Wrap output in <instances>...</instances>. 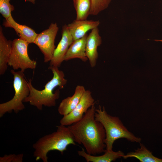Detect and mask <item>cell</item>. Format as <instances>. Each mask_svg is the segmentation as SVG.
<instances>
[{
    "label": "cell",
    "instance_id": "obj_1",
    "mask_svg": "<svg viewBox=\"0 0 162 162\" xmlns=\"http://www.w3.org/2000/svg\"><path fill=\"white\" fill-rule=\"evenodd\" d=\"M96 108L93 105L80 121L68 126L76 143L82 145L86 152L96 156L106 151V132L102 124L95 117Z\"/></svg>",
    "mask_w": 162,
    "mask_h": 162
},
{
    "label": "cell",
    "instance_id": "obj_2",
    "mask_svg": "<svg viewBox=\"0 0 162 162\" xmlns=\"http://www.w3.org/2000/svg\"><path fill=\"white\" fill-rule=\"evenodd\" d=\"M48 69L52 73V78L46 84L44 88L41 90L34 88L31 80H29L28 83L30 93L23 101V102L29 103L39 110H42L43 106L51 107L56 106V100L60 97V92L59 89L54 92L53 91L57 86L59 89L63 88L67 82L64 72L59 70L58 67L50 66Z\"/></svg>",
    "mask_w": 162,
    "mask_h": 162
},
{
    "label": "cell",
    "instance_id": "obj_3",
    "mask_svg": "<svg viewBox=\"0 0 162 162\" xmlns=\"http://www.w3.org/2000/svg\"><path fill=\"white\" fill-rule=\"evenodd\" d=\"M70 145H76L73 135L68 126L60 124L56 131L42 137L33 145V156L36 160L48 162L49 152L57 150L63 154Z\"/></svg>",
    "mask_w": 162,
    "mask_h": 162
},
{
    "label": "cell",
    "instance_id": "obj_4",
    "mask_svg": "<svg viewBox=\"0 0 162 162\" xmlns=\"http://www.w3.org/2000/svg\"><path fill=\"white\" fill-rule=\"evenodd\" d=\"M95 117L96 119L102 124L105 130L106 150H112L114 142L121 138L132 142H141L140 138L136 136L129 131L118 117L108 114L104 106L102 107L99 106L96 109Z\"/></svg>",
    "mask_w": 162,
    "mask_h": 162
},
{
    "label": "cell",
    "instance_id": "obj_5",
    "mask_svg": "<svg viewBox=\"0 0 162 162\" xmlns=\"http://www.w3.org/2000/svg\"><path fill=\"white\" fill-rule=\"evenodd\" d=\"M15 70H10L13 76L14 95L10 100L0 104V117L6 113H11L14 111L16 113L25 108L23 101L29 95L30 88L24 72L21 70L18 71Z\"/></svg>",
    "mask_w": 162,
    "mask_h": 162
},
{
    "label": "cell",
    "instance_id": "obj_6",
    "mask_svg": "<svg viewBox=\"0 0 162 162\" xmlns=\"http://www.w3.org/2000/svg\"><path fill=\"white\" fill-rule=\"evenodd\" d=\"M28 44L27 41L20 38L15 39L13 41L8 65L14 70L20 69L24 72L26 69H34L36 68V61L31 59L28 54Z\"/></svg>",
    "mask_w": 162,
    "mask_h": 162
},
{
    "label": "cell",
    "instance_id": "obj_7",
    "mask_svg": "<svg viewBox=\"0 0 162 162\" xmlns=\"http://www.w3.org/2000/svg\"><path fill=\"white\" fill-rule=\"evenodd\" d=\"M57 23H51L48 28L38 34L34 43L39 47L44 56L45 63L50 62L56 49L55 39L58 30Z\"/></svg>",
    "mask_w": 162,
    "mask_h": 162
},
{
    "label": "cell",
    "instance_id": "obj_8",
    "mask_svg": "<svg viewBox=\"0 0 162 162\" xmlns=\"http://www.w3.org/2000/svg\"><path fill=\"white\" fill-rule=\"evenodd\" d=\"M95 104V100L89 90H86L76 107L68 114L63 116L60 124L68 126L81 120L88 109Z\"/></svg>",
    "mask_w": 162,
    "mask_h": 162
},
{
    "label": "cell",
    "instance_id": "obj_9",
    "mask_svg": "<svg viewBox=\"0 0 162 162\" xmlns=\"http://www.w3.org/2000/svg\"><path fill=\"white\" fill-rule=\"evenodd\" d=\"M62 38L54 51L52 58L50 62V66L59 67L64 60V56L70 46L74 41L67 25L63 26Z\"/></svg>",
    "mask_w": 162,
    "mask_h": 162
},
{
    "label": "cell",
    "instance_id": "obj_10",
    "mask_svg": "<svg viewBox=\"0 0 162 162\" xmlns=\"http://www.w3.org/2000/svg\"><path fill=\"white\" fill-rule=\"evenodd\" d=\"M101 43L98 27L92 29L87 36L86 45V54L92 68L94 67L96 65L98 58L97 49Z\"/></svg>",
    "mask_w": 162,
    "mask_h": 162
},
{
    "label": "cell",
    "instance_id": "obj_11",
    "mask_svg": "<svg viewBox=\"0 0 162 162\" xmlns=\"http://www.w3.org/2000/svg\"><path fill=\"white\" fill-rule=\"evenodd\" d=\"M100 24L99 20H75L67 26L74 40L82 38L88 31L98 27Z\"/></svg>",
    "mask_w": 162,
    "mask_h": 162
},
{
    "label": "cell",
    "instance_id": "obj_12",
    "mask_svg": "<svg viewBox=\"0 0 162 162\" xmlns=\"http://www.w3.org/2000/svg\"><path fill=\"white\" fill-rule=\"evenodd\" d=\"M86 90L83 86H77L74 94L64 98L60 102L58 109V113L64 116L71 112L79 103Z\"/></svg>",
    "mask_w": 162,
    "mask_h": 162
},
{
    "label": "cell",
    "instance_id": "obj_13",
    "mask_svg": "<svg viewBox=\"0 0 162 162\" xmlns=\"http://www.w3.org/2000/svg\"><path fill=\"white\" fill-rule=\"evenodd\" d=\"M4 26L14 28L20 39L27 41L29 44L34 43L37 34L31 28L25 25H20L16 22L12 15L5 20L3 23Z\"/></svg>",
    "mask_w": 162,
    "mask_h": 162
},
{
    "label": "cell",
    "instance_id": "obj_14",
    "mask_svg": "<svg viewBox=\"0 0 162 162\" xmlns=\"http://www.w3.org/2000/svg\"><path fill=\"white\" fill-rule=\"evenodd\" d=\"M88 35L86 34L82 38L74 40L64 56V61L78 58L83 62L87 61L88 59L86 53V45Z\"/></svg>",
    "mask_w": 162,
    "mask_h": 162
},
{
    "label": "cell",
    "instance_id": "obj_15",
    "mask_svg": "<svg viewBox=\"0 0 162 162\" xmlns=\"http://www.w3.org/2000/svg\"><path fill=\"white\" fill-rule=\"evenodd\" d=\"M13 41L8 40L0 27V74L3 75L8 69V62L11 52Z\"/></svg>",
    "mask_w": 162,
    "mask_h": 162
},
{
    "label": "cell",
    "instance_id": "obj_16",
    "mask_svg": "<svg viewBox=\"0 0 162 162\" xmlns=\"http://www.w3.org/2000/svg\"><path fill=\"white\" fill-rule=\"evenodd\" d=\"M77 152L79 155L84 158L87 162H111L122 157L125 154L120 150L115 152L106 150L103 154L98 156L87 153L83 148Z\"/></svg>",
    "mask_w": 162,
    "mask_h": 162
},
{
    "label": "cell",
    "instance_id": "obj_17",
    "mask_svg": "<svg viewBox=\"0 0 162 162\" xmlns=\"http://www.w3.org/2000/svg\"><path fill=\"white\" fill-rule=\"evenodd\" d=\"M140 147L134 151L130 152L122 157L126 159L129 158H134L140 162H162V159L154 156L143 143H140Z\"/></svg>",
    "mask_w": 162,
    "mask_h": 162
},
{
    "label": "cell",
    "instance_id": "obj_18",
    "mask_svg": "<svg viewBox=\"0 0 162 162\" xmlns=\"http://www.w3.org/2000/svg\"><path fill=\"white\" fill-rule=\"evenodd\" d=\"M76 12V20H87L90 15L91 7V0H73Z\"/></svg>",
    "mask_w": 162,
    "mask_h": 162
},
{
    "label": "cell",
    "instance_id": "obj_19",
    "mask_svg": "<svg viewBox=\"0 0 162 162\" xmlns=\"http://www.w3.org/2000/svg\"><path fill=\"white\" fill-rule=\"evenodd\" d=\"M111 0H91V7L90 15H96L106 8Z\"/></svg>",
    "mask_w": 162,
    "mask_h": 162
},
{
    "label": "cell",
    "instance_id": "obj_20",
    "mask_svg": "<svg viewBox=\"0 0 162 162\" xmlns=\"http://www.w3.org/2000/svg\"><path fill=\"white\" fill-rule=\"evenodd\" d=\"M10 0H0V13L5 20L11 16V12L14 7L10 3Z\"/></svg>",
    "mask_w": 162,
    "mask_h": 162
},
{
    "label": "cell",
    "instance_id": "obj_21",
    "mask_svg": "<svg viewBox=\"0 0 162 162\" xmlns=\"http://www.w3.org/2000/svg\"><path fill=\"white\" fill-rule=\"evenodd\" d=\"M23 157V154H6L0 157V162H22Z\"/></svg>",
    "mask_w": 162,
    "mask_h": 162
},
{
    "label": "cell",
    "instance_id": "obj_22",
    "mask_svg": "<svg viewBox=\"0 0 162 162\" xmlns=\"http://www.w3.org/2000/svg\"><path fill=\"white\" fill-rule=\"evenodd\" d=\"M28 1L31 2L33 4L35 3V0H27Z\"/></svg>",
    "mask_w": 162,
    "mask_h": 162
},
{
    "label": "cell",
    "instance_id": "obj_23",
    "mask_svg": "<svg viewBox=\"0 0 162 162\" xmlns=\"http://www.w3.org/2000/svg\"><path fill=\"white\" fill-rule=\"evenodd\" d=\"M155 41H161V42H162V40H155Z\"/></svg>",
    "mask_w": 162,
    "mask_h": 162
}]
</instances>
